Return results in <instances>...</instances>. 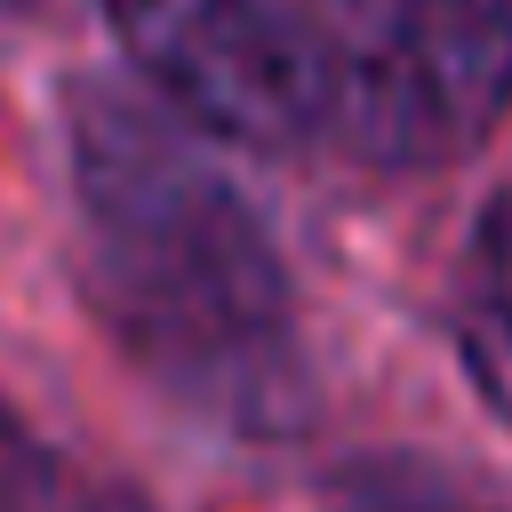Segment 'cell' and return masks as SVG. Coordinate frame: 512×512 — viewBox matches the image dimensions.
I'll use <instances>...</instances> for the list:
<instances>
[{
  "mask_svg": "<svg viewBox=\"0 0 512 512\" xmlns=\"http://www.w3.org/2000/svg\"><path fill=\"white\" fill-rule=\"evenodd\" d=\"M64 160L80 288L112 344L200 416L280 424L304 384L296 280L200 128L160 96L80 80L64 96Z\"/></svg>",
  "mask_w": 512,
  "mask_h": 512,
  "instance_id": "6da1fadb",
  "label": "cell"
},
{
  "mask_svg": "<svg viewBox=\"0 0 512 512\" xmlns=\"http://www.w3.org/2000/svg\"><path fill=\"white\" fill-rule=\"evenodd\" d=\"M512 112V0H336V136L376 176L456 168Z\"/></svg>",
  "mask_w": 512,
  "mask_h": 512,
  "instance_id": "7a4b0ae2",
  "label": "cell"
},
{
  "mask_svg": "<svg viewBox=\"0 0 512 512\" xmlns=\"http://www.w3.org/2000/svg\"><path fill=\"white\" fill-rule=\"evenodd\" d=\"M144 88L240 152H328L336 0H96Z\"/></svg>",
  "mask_w": 512,
  "mask_h": 512,
  "instance_id": "3957f363",
  "label": "cell"
},
{
  "mask_svg": "<svg viewBox=\"0 0 512 512\" xmlns=\"http://www.w3.org/2000/svg\"><path fill=\"white\" fill-rule=\"evenodd\" d=\"M456 360L472 392L512 424V192L472 224L464 280H456Z\"/></svg>",
  "mask_w": 512,
  "mask_h": 512,
  "instance_id": "277c9868",
  "label": "cell"
},
{
  "mask_svg": "<svg viewBox=\"0 0 512 512\" xmlns=\"http://www.w3.org/2000/svg\"><path fill=\"white\" fill-rule=\"evenodd\" d=\"M32 448H40V440H24V432L0 416V512H56L48 464H40Z\"/></svg>",
  "mask_w": 512,
  "mask_h": 512,
  "instance_id": "5b68a950",
  "label": "cell"
},
{
  "mask_svg": "<svg viewBox=\"0 0 512 512\" xmlns=\"http://www.w3.org/2000/svg\"><path fill=\"white\" fill-rule=\"evenodd\" d=\"M392 512H416V504H392Z\"/></svg>",
  "mask_w": 512,
  "mask_h": 512,
  "instance_id": "8992f818",
  "label": "cell"
}]
</instances>
